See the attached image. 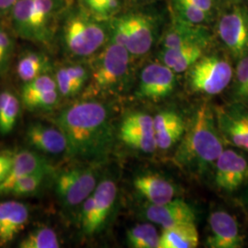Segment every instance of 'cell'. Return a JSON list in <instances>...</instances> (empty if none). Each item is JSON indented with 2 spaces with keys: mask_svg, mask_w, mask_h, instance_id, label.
<instances>
[{
  "mask_svg": "<svg viewBox=\"0 0 248 248\" xmlns=\"http://www.w3.org/2000/svg\"><path fill=\"white\" fill-rule=\"evenodd\" d=\"M65 136L66 156L97 163L112 149L115 132L111 111L97 99H83L64 108L53 119Z\"/></svg>",
  "mask_w": 248,
  "mask_h": 248,
  "instance_id": "1",
  "label": "cell"
},
{
  "mask_svg": "<svg viewBox=\"0 0 248 248\" xmlns=\"http://www.w3.org/2000/svg\"><path fill=\"white\" fill-rule=\"evenodd\" d=\"M169 0L128 2L109 19L110 41L125 47L135 59L150 53L171 20Z\"/></svg>",
  "mask_w": 248,
  "mask_h": 248,
  "instance_id": "2",
  "label": "cell"
},
{
  "mask_svg": "<svg viewBox=\"0 0 248 248\" xmlns=\"http://www.w3.org/2000/svg\"><path fill=\"white\" fill-rule=\"evenodd\" d=\"M223 143L213 108L203 104L191 118L174 155L175 163L187 173L202 177L213 170L224 150Z\"/></svg>",
  "mask_w": 248,
  "mask_h": 248,
  "instance_id": "3",
  "label": "cell"
},
{
  "mask_svg": "<svg viewBox=\"0 0 248 248\" xmlns=\"http://www.w3.org/2000/svg\"><path fill=\"white\" fill-rule=\"evenodd\" d=\"M56 37L72 59L89 60L109 42V23L90 15L75 1L63 11Z\"/></svg>",
  "mask_w": 248,
  "mask_h": 248,
  "instance_id": "4",
  "label": "cell"
},
{
  "mask_svg": "<svg viewBox=\"0 0 248 248\" xmlns=\"http://www.w3.org/2000/svg\"><path fill=\"white\" fill-rule=\"evenodd\" d=\"M134 59L125 47L109 40L89 60L90 77L85 89L87 95L111 96L129 89L133 78Z\"/></svg>",
  "mask_w": 248,
  "mask_h": 248,
  "instance_id": "5",
  "label": "cell"
},
{
  "mask_svg": "<svg viewBox=\"0 0 248 248\" xmlns=\"http://www.w3.org/2000/svg\"><path fill=\"white\" fill-rule=\"evenodd\" d=\"M232 57L222 48L212 47L185 73L188 89L194 93L214 96L230 86L234 67Z\"/></svg>",
  "mask_w": 248,
  "mask_h": 248,
  "instance_id": "6",
  "label": "cell"
},
{
  "mask_svg": "<svg viewBox=\"0 0 248 248\" xmlns=\"http://www.w3.org/2000/svg\"><path fill=\"white\" fill-rule=\"evenodd\" d=\"M213 31L216 43L232 59L237 61L248 54V3L232 0L220 7Z\"/></svg>",
  "mask_w": 248,
  "mask_h": 248,
  "instance_id": "7",
  "label": "cell"
},
{
  "mask_svg": "<svg viewBox=\"0 0 248 248\" xmlns=\"http://www.w3.org/2000/svg\"><path fill=\"white\" fill-rule=\"evenodd\" d=\"M118 186L111 178L101 179L92 194L81 205L79 222L84 234L92 236L105 226L115 206Z\"/></svg>",
  "mask_w": 248,
  "mask_h": 248,
  "instance_id": "8",
  "label": "cell"
},
{
  "mask_svg": "<svg viewBox=\"0 0 248 248\" xmlns=\"http://www.w3.org/2000/svg\"><path fill=\"white\" fill-rule=\"evenodd\" d=\"M98 169L95 166H76L58 174L55 193L67 208H76L92 194L99 182Z\"/></svg>",
  "mask_w": 248,
  "mask_h": 248,
  "instance_id": "9",
  "label": "cell"
},
{
  "mask_svg": "<svg viewBox=\"0 0 248 248\" xmlns=\"http://www.w3.org/2000/svg\"><path fill=\"white\" fill-rule=\"evenodd\" d=\"M177 75L158 60L144 64L138 74L136 97L152 101L168 98L177 87Z\"/></svg>",
  "mask_w": 248,
  "mask_h": 248,
  "instance_id": "10",
  "label": "cell"
},
{
  "mask_svg": "<svg viewBox=\"0 0 248 248\" xmlns=\"http://www.w3.org/2000/svg\"><path fill=\"white\" fill-rule=\"evenodd\" d=\"M214 184L226 194H232L248 182V159L243 151L224 149L215 162Z\"/></svg>",
  "mask_w": 248,
  "mask_h": 248,
  "instance_id": "11",
  "label": "cell"
},
{
  "mask_svg": "<svg viewBox=\"0 0 248 248\" xmlns=\"http://www.w3.org/2000/svg\"><path fill=\"white\" fill-rule=\"evenodd\" d=\"M75 1L33 0L31 42L39 45H52L56 38L59 20L63 11Z\"/></svg>",
  "mask_w": 248,
  "mask_h": 248,
  "instance_id": "12",
  "label": "cell"
},
{
  "mask_svg": "<svg viewBox=\"0 0 248 248\" xmlns=\"http://www.w3.org/2000/svg\"><path fill=\"white\" fill-rule=\"evenodd\" d=\"M213 110L223 141L248 153V106L232 102Z\"/></svg>",
  "mask_w": 248,
  "mask_h": 248,
  "instance_id": "13",
  "label": "cell"
},
{
  "mask_svg": "<svg viewBox=\"0 0 248 248\" xmlns=\"http://www.w3.org/2000/svg\"><path fill=\"white\" fill-rule=\"evenodd\" d=\"M215 43L213 27L189 24L172 16L169 25L160 38L157 47L158 49L193 45L213 47Z\"/></svg>",
  "mask_w": 248,
  "mask_h": 248,
  "instance_id": "14",
  "label": "cell"
},
{
  "mask_svg": "<svg viewBox=\"0 0 248 248\" xmlns=\"http://www.w3.org/2000/svg\"><path fill=\"white\" fill-rule=\"evenodd\" d=\"M210 235L208 247L211 248H240L244 247V238L239 224L231 213L217 210L209 217Z\"/></svg>",
  "mask_w": 248,
  "mask_h": 248,
  "instance_id": "15",
  "label": "cell"
},
{
  "mask_svg": "<svg viewBox=\"0 0 248 248\" xmlns=\"http://www.w3.org/2000/svg\"><path fill=\"white\" fill-rule=\"evenodd\" d=\"M144 217L164 228L184 223H195L196 213L185 201L174 199L167 203L150 204L144 209Z\"/></svg>",
  "mask_w": 248,
  "mask_h": 248,
  "instance_id": "16",
  "label": "cell"
},
{
  "mask_svg": "<svg viewBox=\"0 0 248 248\" xmlns=\"http://www.w3.org/2000/svg\"><path fill=\"white\" fill-rule=\"evenodd\" d=\"M27 143L34 150L46 155H62L67 151L64 134L56 125L32 123L25 132Z\"/></svg>",
  "mask_w": 248,
  "mask_h": 248,
  "instance_id": "17",
  "label": "cell"
},
{
  "mask_svg": "<svg viewBox=\"0 0 248 248\" xmlns=\"http://www.w3.org/2000/svg\"><path fill=\"white\" fill-rule=\"evenodd\" d=\"M53 171V166L41 153L37 151H19L14 155V162L9 176L0 183V196L4 195L9 186L22 177L36 173H46L50 175Z\"/></svg>",
  "mask_w": 248,
  "mask_h": 248,
  "instance_id": "18",
  "label": "cell"
},
{
  "mask_svg": "<svg viewBox=\"0 0 248 248\" xmlns=\"http://www.w3.org/2000/svg\"><path fill=\"white\" fill-rule=\"evenodd\" d=\"M30 211L26 204L7 201L0 202V246H5L14 239L26 226Z\"/></svg>",
  "mask_w": 248,
  "mask_h": 248,
  "instance_id": "19",
  "label": "cell"
},
{
  "mask_svg": "<svg viewBox=\"0 0 248 248\" xmlns=\"http://www.w3.org/2000/svg\"><path fill=\"white\" fill-rule=\"evenodd\" d=\"M136 191L150 204L167 203L175 199V185L166 177L155 173H143L134 178Z\"/></svg>",
  "mask_w": 248,
  "mask_h": 248,
  "instance_id": "20",
  "label": "cell"
},
{
  "mask_svg": "<svg viewBox=\"0 0 248 248\" xmlns=\"http://www.w3.org/2000/svg\"><path fill=\"white\" fill-rule=\"evenodd\" d=\"M154 131L157 149L166 151L181 141L186 126L177 112L164 110L154 117Z\"/></svg>",
  "mask_w": 248,
  "mask_h": 248,
  "instance_id": "21",
  "label": "cell"
},
{
  "mask_svg": "<svg viewBox=\"0 0 248 248\" xmlns=\"http://www.w3.org/2000/svg\"><path fill=\"white\" fill-rule=\"evenodd\" d=\"M212 47L193 45L179 48L158 49L156 60L169 66L178 75L186 73Z\"/></svg>",
  "mask_w": 248,
  "mask_h": 248,
  "instance_id": "22",
  "label": "cell"
},
{
  "mask_svg": "<svg viewBox=\"0 0 248 248\" xmlns=\"http://www.w3.org/2000/svg\"><path fill=\"white\" fill-rule=\"evenodd\" d=\"M199 232L195 223H184L164 228L160 235L159 248H195Z\"/></svg>",
  "mask_w": 248,
  "mask_h": 248,
  "instance_id": "23",
  "label": "cell"
},
{
  "mask_svg": "<svg viewBox=\"0 0 248 248\" xmlns=\"http://www.w3.org/2000/svg\"><path fill=\"white\" fill-rule=\"evenodd\" d=\"M53 69L51 59L44 53L28 51L21 54L17 62L18 78L27 83L36 78L50 73Z\"/></svg>",
  "mask_w": 248,
  "mask_h": 248,
  "instance_id": "24",
  "label": "cell"
},
{
  "mask_svg": "<svg viewBox=\"0 0 248 248\" xmlns=\"http://www.w3.org/2000/svg\"><path fill=\"white\" fill-rule=\"evenodd\" d=\"M169 4L173 17L189 24L213 27L216 15L200 9L186 0H169Z\"/></svg>",
  "mask_w": 248,
  "mask_h": 248,
  "instance_id": "25",
  "label": "cell"
},
{
  "mask_svg": "<svg viewBox=\"0 0 248 248\" xmlns=\"http://www.w3.org/2000/svg\"><path fill=\"white\" fill-rule=\"evenodd\" d=\"M32 2L33 0H18L9 13L16 35L30 42L32 27Z\"/></svg>",
  "mask_w": 248,
  "mask_h": 248,
  "instance_id": "26",
  "label": "cell"
},
{
  "mask_svg": "<svg viewBox=\"0 0 248 248\" xmlns=\"http://www.w3.org/2000/svg\"><path fill=\"white\" fill-rule=\"evenodd\" d=\"M21 103L9 90L0 92V134L8 135L18 123Z\"/></svg>",
  "mask_w": 248,
  "mask_h": 248,
  "instance_id": "27",
  "label": "cell"
},
{
  "mask_svg": "<svg viewBox=\"0 0 248 248\" xmlns=\"http://www.w3.org/2000/svg\"><path fill=\"white\" fill-rule=\"evenodd\" d=\"M230 86L232 102L248 106V54L236 61Z\"/></svg>",
  "mask_w": 248,
  "mask_h": 248,
  "instance_id": "28",
  "label": "cell"
},
{
  "mask_svg": "<svg viewBox=\"0 0 248 248\" xmlns=\"http://www.w3.org/2000/svg\"><path fill=\"white\" fill-rule=\"evenodd\" d=\"M90 15L102 20H109L120 13L127 0H76Z\"/></svg>",
  "mask_w": 248,
  "mask_h": 248,
  "instance_id": "29",
  "label": "cell"
},
{
  "mask_svg": "<svg viewBox=\"0 0 248 248\" xmlns=\"http://www.w3.org/2000/svg\"><path fill=\"white\" fill-rule=\"evenodd\" d=\"M127 243L133 248H159L160 235L150 223L137 224L127 231Z\"/></svg>",
  "mask_w": 248,
  "mask_h": 248,
  "instance_id": "30",
  "label": "cell"
},
{
  "mask_svg": "<svg viewBox=\"0 0 248 248\" xmlns=\"http://www.w3.org/2000/svg\"><path fill=\"white\" fill-rule=\"evenodd\" d=\"M21 248H58L60 242L57 233L51 227L42 226L31 232L19 243Z\"/></svg>",
  "mask_w": 248,
  "mask_h": 248,
  "instance_id": "31",
  "label": "cell"
},
{
  "mask_svg": "<svg viewBox=\"0 0 248 248\" xmlns=\"http://www.w3.org/2000/svg\"><path fill=\"white\" fill-rule=\"evenodd\" d=\"M120 138L128 146L145 154H150L157 149L155 134H149L121 127Z\"/></svg>",
  "mask_w": 248,
  "mask_h": 248,
  "instance_id": "32",
  "label": "cell"
},
{
  "mask_svg": "<svg viewBox=\"0 0 248 248\" xmlns=\"http://www.w3.org/2000/svg\"><path fill=\"white\" fill-rule=\"evenodd\" d=\"M46 176H48L46 173H36L22 177L9 186L3 196L22 197L33 194L41 187Z\"/></svg>",
  "mask_w": 248,
  "mask_h": 248,
  "instance_id": "33",
  "label": "cell"
},
{
  "mask_svg": "<svg viewBox=\"0 0 248 248\" xmlns=\"http://www.w3.org/2000/svg\"><path fill=\"white\" fill-rule=\"evenodd\" d=\"M54 89H58L54 76L50 73L44 74L34 79L24 83L21 90V100Z\"/></svg>",
  "mask_w": 248,
  "mask_h": 248,
  "instance_id": "34",
  "label": "cell"
},
{
  "mask_svg": "<svg viewBox=\"0 0 248 248\" xmlns=\"http://www.w3.org/2000/svg\"><path fill=\"white\" fill-rule=\"evenodd\" d=\"M60 98L59 90L54 89L24 99L22 103L31 110H51L58 104Z\"/></svg>",
  "mask_w": 248,
  "mask_h": 248,
  "instance_id": "35",
  "label": "cell"
},
{
  "mask_svg": "<svg viewBox=\"0 0 248 248\" xmlns=\"http://www.w3.org/2000/svg\"><path fill=\"white\" fill-rule=\"evenodd\" d=\"M14 41L9 31L0 25V77L9 69L14 53Z\"/></svg>",
  "mask_w": 248,
  "mask_h": 248,
  "instance_id": "36",
  "label": "cell"
},
{
  "mask_svg": "<svg viewBox=\"0 0 248 248\" xmlns=\"http://www.w3.org/2000/svg\"><path fill=\"white\" fill-rule=\"evenodd\" d=\"M121 127L142 133L155 134L154 118L143 112H135L127 116L122 123Z\"/></svg>",
  "mask_w": 248,
  "mask_h": 248,
  "instance_id": "37",
  "label": "cell"
},
{
  "mask_svg": "<svg viewBox=\"0 0 248 248\" xmlns=\"http://www.w3.org/2000/svg\"><path fill=\"white\" fill-rule=\"evenodd\" d=\"M14 155L9 152H0V183H2L9 176L13 162Z\"/></svg>",
  "mask_w": 248,
  "mask_h": 248,
  "instance_id": "38",
  "label": "cell"
},
{
  "mask_svg": "<svg viewBox=\"0 0 248 248\" xmlns=\"http://www.w3.org/2000/svg\"><path fill=\"white\" fill-rule=\"evenodd\" d=\"M188 3L194 5L200 9L216 15L218 11V7L213 0H186Z\"/></svg>",
  "mask_w": 248,
  "mask_h": 248,
  "instance_id": "39",
  "label": "cell"
},
{
  "mask_svg": "<svg viewBox=\"0 0 248 248\" xmlns=\"http://www.w3.org/2000/svg\"><path fill=\"white\" fill-rule=\"evenodd\" d=\"M18 0H0V13L9 14Z\"/></svg>",
  "mask_w": 248,
  "mask_h": 248,
  "instance_id": "40",
  "label": "cell"
},
{
  "mask_svg": "<svg viewBox=\"0 0 248 248\" xmlns=\"http://www.w3.org/2000/svg\"><path fill=\"white\" fill-rule=\"evenodd\" d=\"M242 201L245 204H247L248 206V182L247 185L245 186V190H244V194L242 197Z\"/></svg>",
  "mask_w": 248,
  "mask_h": 248,
  "instance_id": "41",
  "label": "cell"
},
{
  "mask_svg": "<svg viewBox=\"0 0 248 248\" xmlns=\"http://www.w3.org/2000/svg\"><path fill=\"white\" fill-rule=\"evenodd\" d=\"M214 2H215V4L217 5V7H218V9L220 8V7H222V5H224L225 3H228V1L227 0H213Z\"/></svg>",
  "mask_w": 248,
  "mask_h": 248,
  "instance_id": "42",
  "label": "cell"
},
{
  "mask_svg": "<svg viewBox=\"0 0 248 248\" xmlns=\"http://www.w3.org/2000/svg\"><path fill=\"white\" fill-rule=\"evenodd\" d=\"M143 1H150V0H127L128 2H143Z\"/></svg>",
  "mask_w": 248,
  "mask_h": 248,
  "instance_id": "43",
  "label": "cell"
},
{
  "mask_svg": "<svg viewBox=\"0 0 248 248\" xmlns=\"http://www.w3.org/2000/svg\"><path fill=\"white\" fill-rule=\"evenodd\" d=\"M238 1H242V2H246V3H248V0H238Z\"/></svg>",
  "mask_w": 248,
  "mask_h": 248,
  "instance_id": "44",
  "label": "cell"
},
{
  "mask_svg": "<svg viewBox=\"0 0 248 248\" xmlns=\"http://www.w3.org/2000/svg\"><path fill=\"white\" fill-rule=\"evenodd\" d=\"M227 1H228V2H230V1H232V0H227Z\"/></svg>",
  "mask_w": 248,
  "mask_h": 248,
  "instance_id": "45",
  "label": "cell"
},
{
  "mask_svg": "<svg viewBox=\"0 0 248 248\" xmlns=\"http://www.w3.org/2000/svg\"><path fill=\"white\" fill-rule=\"evenodd\" d=\"M70 1H75V0H70Z\"/></svg>",
  "mask_w": 248,
  "mask_h": 248,
  "instance_id": "46",
  "label": "cell"
},
{
  "mask_svg": "<svg viewBox=\"0 0 248 248\" xmlns=\"http://www.w3.org/2000/svg\"><path fill=\"white\" fill-rule=\"evenodd\" d=\"M0 15H1V13H0Z\"/></svg>",
  "mask_w": 248,
  "mask_h": 248,
  "instance_id": "47",
  "label": "cell"
}]
</instances>
